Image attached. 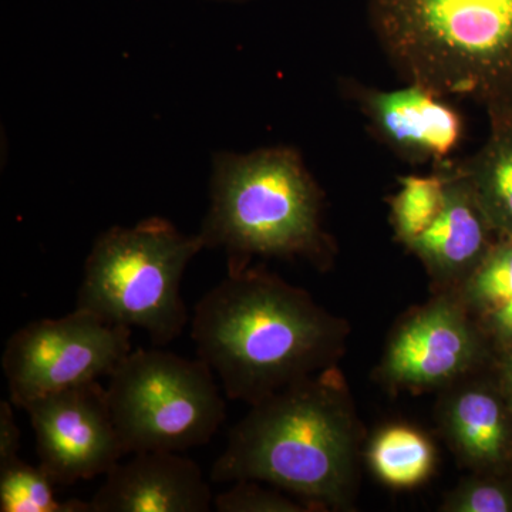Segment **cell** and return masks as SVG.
I'll list each match as a JSON object with an SVG mask.
<instances>
[{"label": "cell", "instance_id": "obj_5", "mask_svg": "<svg viewBox=\"0 0 512 512\" xmlns=\"http://www.w3.org/2000/svg\"><path fill=\"white\" fill-rule=\"evenodd\" d=\"M202 249L200 235L184 234L161 217L111 227L87 255L76 308L114 325L146 330L153 345L163 348L180 338L190 320L181 282Z\"/></svg>", "mask_w": 512, "mask_h": 512}, {"label": "cell", "instance_id": "obj_23", "mask_svg": "<svg viewBox=\"0 0 512 512\" xmlns=\"http://www.w3.org/2000/svg\"><path fill=\"white\" fill-rule=\"evenodd\" d=\"M508 386H510V392L512 396V360L510 366H508Z\"/></svg>", "mask_w": 512, "mask_h": 512}, {"label": "cell", "instance_id": "obj_12", "mask_svg": "<svg viewBox=\"0 0 512 512\" xmlns=\"http://www.w3.org/2000/svg\"><path fill=\"white\" fill-rule=\"evenodd\" d=\"M440 165V164H439ZM447 171L446 204L412 249L427 269L440 279L473 274L488 254L494 229L485 218L467 178L456 163H441Z\"/></svg>", "mask_w": 512, "mask_h": 512}, {"label": "cell", "instance_id": "obj_7", "mask_svg": "<svg viewBox=\"0 0 512 512\" xmlns=\"http://www.w3.org/2000/svg\"><path fill=\"white\" fill-rule=\"evenodd\" d=\"M131 329L74 309L39 319L6 342L2 369L9 400L25 409L33 400L109 377L131 352Z\"/></svg>", "mask_w": 512, "mask_h": 512}, {"label": "cell", "instance_id": "obj_3", "mask_svg": "<svg viewBox=\"0 0 512 512\" xmlns=\"http://www.w3.org/2000/svg\"><path fill=\"white\" fill-rule=\"evenodd\" d=\"M370 26L407 83L512 109V0H367Z\"/></svg>", "mask_w": 512, "mask_h": 512}, {"label": "cell", "instance_id": "obj_17", "mask_svg": "<svg viewBox=\"0 0 512 512\" xmlns=\"http://www.w3.org/2000/svg\"><path fill=\"white\" fill-rule=\"evenodd\" d=\"M57 484L40 466L22 458L0 466V512H93L90 501H59Z\"/></svg>", "mask_w": 512, "mask_h": 512}, {"label": "cell", "instance_id": "obj_19", "mask_svg": "<svg viewBox=\"0 0 512 512\" xmlns=\"http://www.w3.org/2000/svg\"><path fill=\"white\" fill-rule=\"evenodd\" d=\"M218 512H303L308 505L296 503L275 491L265 490L259 481L241 480L214 497Z\"/></svg>", "mask_w": 512, "mask_h": 512}, {"label": "cell", "instance_id": "obj_10", "mask_svg": "<svg viewBox=\"0 0 512 512\" xmlns=\"http://www.w3.org/2000/svg\"><path fill=\"white\" fill-rule=\"evenodd\" d=\"M370 128L412 163H446L461 143L464 120L447 99L416 83L396 90L353 86Z\"/></svg>", "mask_w": 512, "mask_h": 512}, {"label": "cell", "instance_id": "obj_9", "mask_svg": "<svg viewBox=\"0 0 512 512\" xmlns=\"http://www.w3.org/2000/svg\"><path fill=\"white\" fill-rule=\"evenodd\" d=\"M478 357V339L456 303L437 301L410 316L394 333L383 375L397 386H440L466 373Z\"/></svg>", "mask_w": 512, "mask_h": 512}, {"label": "cell", "instance_id": "obj_18", "mask_svg": "<svg viewBox=\"0 0 512 512\" xmlns=\"http://www.w3.org/2000/svg\"><path fill=\"white\" fill-rule=\"evenodd\" d=\"M470 296L478 305L497 309L512 298V237L501 239L470 275Z\"/></svg>", "mask_w": 512, "mask_h": 512}, {"label": "cell", "instance_id": "obj_1", "mask_svg": "<svg viewBox=\"0 0 512 512\" xmlns=\"http://www.w3.org/2000/svg\"><path fill=\"white\" fill-rule=\"evenodd\" d=\"M348 326L262 268L228 269L197 302L191 338L225 396L249 406L336 366Z\"/></svg>", "mask_w": 512, "mask_h": 512}, {"label": "cell", "instance_id": "obj_8", "mask_svg": "<svg viewBox=\"0 0 512 512\" xmlns=\"http://www.w3.org/2000/svg\"><path fill=\"white\" fill-rule=\"evenodd\" d=\"M23 410L35 431L39 466L57 485L106 476L127 456L99 380L46 394Z\"/></svg>", "mask_w": 512, "mask_h": 512}, {"label": "cell", "instance_id": "obj_22", "mask_svg": "<svg viewBox=\"0 0 512 512\" xmlns=\"http://www.w3.org/2000/svg\"><path fill=\"white\" fill-rule=\"evenodd\" d=\"M493 325L500 338L512 342V298L494 309Z\"/></svg>", "mask_w": 512, "mask_h": 512}, {"label": "cell", "instance_id": "obj_16", "mask_svg": "<svg viewBox=\"0 0 512 512\" xmlns=\"http://www.w3.org/2000/svg\"><path fill=\"white\" fill-rule=\"evenodd\" d=\"M400 188L390 200L396 237L407 248L412 247L431 228L446 204L447 171L437 165L434 174L399 178Z\"/></svg>", "mask_w": 512, "mask_h": 512}, {"label": "cell", "instance_id": "obj_21", "mask_svg": "<svg viewBox=\"0 0 512 512\" xmlns=\"http://www.w3.org/2000/svg\"><path fill=\"white\" fill-rule=\"evenodd\" d=\"M15 407L10 400L0 403V466L19 457L22 433L16 421Z\"/></svg>", "mask_w": 512, "mask_h": 512}, {"label": "cell", "instance_id": "obj_15", "mask_svg": "<svg viewBox=\"0 0 512 512\" xmlns=\"http://www.w3.org/2000/svg\"><path fill=\"white\" fill-rule=\"evenodd\" d=\"M369 463L377 477L392 487H413L430 476L434 448L419 430L392 426L380 431L369 447Z\"/></svg>", "mask_w": 512, "mask_h": 512}, {"label": "cell", "instance_id": "obj_2", "mask_svg": "<svg viewBox=\"0 0 512 512\" xmlns=\"http://www.w3.org/2000/svg\"><path fill=\"white\" fill-rule=\"evenodd\" d=\"M359 443L348 386L332 366L251 406L229 431L210 480L271 484L311 510L345 507L356 484Z\"/></svg>", "mask_w": 512, "mask_h": 512}, {"label": "cell", "instance_id": "obj_13", "mask_svg": "<svg viewBox=\"0 0 512 512\" xmlns=\"http://www.w3.org/2000/svg\"><path fill=\"white\" fill-rule=\"evenodd\" d=\"M490 136L474 156L456 167L501 238L512 237V109L488 113Z\"/></svg>", "mask_w": 512, "mask_h": 512}, {"label": "cell", "instance_id": "obj_6", "mask_svg": "<svg viewBox=\"0 0 512 512\" xmlns=\"http://www.w3.org/2000/svg\"><path fill=\"white\" fill-rule=\"evenodd\" d=\"M107 400L126 454L183 453L217 434L227 407L204 360L131 350L109 376Z\"/></svg>", "mask_w": 512, "mask_h": 512}, {"label": "cell", "instance_id": "obj_4", "mask_svg": "<svg viewBox=\"0 0 512 512\" xmlns=\"http://www.w3.org/2000/svg\"><path fill=\"white\" fill-rule=\"evenodd\" d=\"M322 208V191L295 148L217 153L198 235L205 248L224 249L228 269L245 268L254 256L303 258L323 268L332 242Z\"/></svg>", "mask_w": 512, "mask_h": 512}, {"label": "cell", "instance_id": "obj_11", "mask_svg": "<svg viewBox=\"0 0 512 512\" xmlns=\"http://www.w3.org/2000/svg\"><path fill=\"white\" fill-rule=\"evenodd\" d=\"M117 463L93 495V512H208L210 483L191 458L144 451Z\"/></svg>", "mask_w": 512, "mask_h": 512}, {"label": "cell", "instance_id": "obj_14", "mask_svg": "<svg viewBox=\"0 0 512 512\" xmlns=\"http://www.w3.org/2000/svg\"><path fill=\"white\" fill-rule=\"evenodd\" d=\"M444 427L460 456L474 466H493L504 457L508 430L497 397L480 387L454 394L444 410Z\"/></svg>", "mask_w": 512, "mask_h": 512}, {"label": "cell", "instance_id": "obj_20", "mask_svg": "<svg viewBox=\"0 0 512 512\" xmlns=\"http://www.w3.org/2000/svg\"><path fill=\"white\" fill-rule=\"evenodd\" d=\"M444 507L451 512H508L512 511V495L503 485L473 480L460 485Z\"/></svg>", "mask_w": 512, "mask_h": 512}]
</instances>
